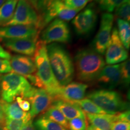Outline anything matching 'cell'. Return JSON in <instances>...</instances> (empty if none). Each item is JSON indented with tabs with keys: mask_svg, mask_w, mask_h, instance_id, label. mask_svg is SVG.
<instances>
[{
	"mask_svg": "<svg viewBox=\"0 0 130 130\" xmlns=\"http://www.w3.org/2000/svg\"><path fill=\"white\" fill-rule=\"evenodd\" d=\"M50 65L55 77L61 86H64L74 77V64L69 53L64 47L57 43L46 46Z\"/></svg>",
	"mask_w": 130,
	"mask_h": 130,
	"instance_id": "1",
	"label": "cell"
},
{
	"mask_svg": "<svg viewBox=\"0 0 130 130\" xmlns=\"http://www.w3.org/2000/svg\"><path fill=\"white\" fill-rule=\"evenodd\" d=\"M33 56L36 68V74L42 83L43 89L54 99L58 95L62 86L58 83L53 74L47 54L46 45L41 40L37 41Z\"/></svg>",
	"mask_w": 130,
	"mask_h": 130,
	"instance_id": "2",
	"label": "cell"
},
{
	"mask_svg": "<svg viewBox=\"0 0 130 130\" xmlns=\"http://www.w3.org/2000/svg\"><path fill=\"white\" fill-rule=\"evenodd\" d=\"M105 66L104 59L93 50L83 49L78 51L75 57L77 77L83 82L96 79Z\"/></svg>",
	"mask_w": 130,
	"mask_h": 130,
	"instance_id": "3",
	"label": "cell"
},
{
	"mask_svg": "<svg viewBox=\"0 0 130 130\" xmlns=\"http://www.w3.org/2000/svg\"><path fill=\"white\" fill-rule=\"evenodd\" d=\"M33 86L23 76L10 72L1 76V97L10 103L20 96L27 100Z\"/></svg>",
	"mask_w": 130,
	"mask_h": 130,
	"instance_id": "4",
	"label": "cell"
},
{
	"mask_svg": "<svg viewBox=\"0 0 130 130\" xmlns=\"http://www.w3.org/2000/svg\"><path fill=\"white\" fill-rule=\"evenodd\" d=\"M36 9L40 12V28L57 18L64 21L72 20L80 11L68 7L61 0H37Z\"/></svg>",
	"mask_w": 130,
	"mask_h": 130,
	"instance_id": "5",
	"label": "cell"
},
{
	"mask_svg": "<svg viewBox=\"0 0 130 130\" xmlns=\"http://www.w3.org/2000/svg\"><path fill=\"white\" fill-rule=\"evenodd\" d=\"M87 98L108 114H115L128 109V103L116 91L95 90L88 94Z\"/></svg>",
	"mask_w": 130,
	"mask_h": 130,
	"instance_id": "6",
	"label": "cell"
},
{
	"mask_svg": "<svg viewBox=\"0 0 130 130\" xmlns=\"http://www.w3.org/2000/svg\"><path fill=\"white\" fill-rule=\"evenodd\" d=\"M26 25L40 28V19L35 8L28 0H18L12 18L3 27Z\"/></svg>",
	"mask_w": 130,
	"mask_h": 130,
	"instance_id": "7",
	"label": "cell"
},
{
	"mask_svg": "<svg viewBox=\"0 0 130 130\" xmlns=\"http://www.w3.org/2000/svg\"><path fill=\"white\" fill-rule=\"evenodd\" d=\"M71 39L69 25L64 21L55 19L49 23L41 35V41L45 45L58 42L68 43Z\"/></svg>",
	"mask_w": 130,
	"mask_h": 130,
	"instance_id": "8",
	"label": "cell"
},
{
	"mask_svg": "<svg viewBox=\"0 0 130 130\" xmlns=\"http://www.w3.org/2000/svg\"><path fill=\"white\" fill-rule=\"evenodd\" d=\"M114 16L110 13L102 14L100 29L93 41V50L99 54H105L113 30Z\"/></svg>",
	"mask_w": 130,
	"mask_h": 130,
	"instance_id": "9",
	"label": "cell"
},
{
	"mask_svg": "<svg viewBox=\"0 0 130 130\" xmlns=\"http://www.w3.org/2000/svg\"><path fill=\"white\" fill-rule=\"evenodd\" d=\"M105 61L108 65L116 64L127 60V50L122 43L118 31L114 28L111 31V36L105 50Z\"/></svg>",
	"mask_w": 130,
	"mask_h": 130,
	"instance_id": "10",
	"label": "cell"
},
{
	"mask_svg": "<svg viewBox=\"0 0 130 130\" xmlns=\"http://www.w3.org/2000/svg\"><path fill=\"white\" fill-rule=\"evenodd\" d=\"M97 18L95 9L92 4L89 5L73 19L72 23L76 33L79 36L89 35L95 28Z\"/></svg>",
	"mask_w": 130,
	"mask_h": 130,
	"instance_id": "11",
	"label": "cell"
},
{
	"mask_svg": "<svg viewBox=\"0 0 130 130\" xmlns=\"http://www.w3.org/2000/svg\"><path fill=\"white\" fill-rule=\"evenodd\" d=\"M27 100L30 102L31 105L29 113L31 118L45 112L51 107L54 101L53 98L46 90L35 87L31 91Z\"/></svg>",
	"mask_w": 130,
	"mask_h": 130,
	"instance_id": "12",
	"label": "cell"
},
{
	"mask_svg": "<svg viewBox=\"0 0 130 130\" xmlns=\"http://www.w3.org/2000/svg\"><path fill=\"white\" fill-rule=\"evenodd\" d=\"M38 29L32 26L11 25L0 27V41L10 39H37Z\"/></svg>",
	"mask_w": 130,
	"mask_h": 130,
	"instance_id": "13",
	"label": "cell"
},
{
	"mask_svg": "<svg viewBox=\"0 0 130 130\" xmlns=\"http://www.w3.org/2000/svg\"><path fill=\"white\" fill-rule=\"evenodd\" d=\"M37 39H10L2 40L5 48L9 51L25 56H33L36 50Z\"/></svg>",
	"mask_w": 130,
	"mask_h": 130,
	"instance_id": "14",
	"label": "cell"
},
{
	"mask_svg": "<svg viewBox=\"0 0 130 130\" xmlns=\"http://www.w3.org/2000/svg\"><path fill=\"white\" fill-rule=\"evenodd\" d=\"M88 85L80 82H71L67 85L63 86L59 93L54 99L61 100L64 101L74 102L84 98Z\"/></svg>",
	"mask_w": 130,
	"mask_h": 130,
	"instance_id": "15",
	"label": "cell"
},
{
	"mask_svg": "<svg viewBox=\"0 0 130 130\" xmlns=\"http://www.w3.org/2000/svg\"><path fill=\"white\" fill-rule=\"evenodd\" d=\"M100 84L106 86L109 89H113L121 83V64L105 66L97 77Z\"/></svg>",
	"mask_w": 130,
	"mask_h": 130,
	"instance_id": "16",
	"label": "cell"
},
{
	"mask_svg": "<svg viewBox=\"0 0 130 130\" xmlns=\"http://www.w3.org/2000/svg\"><path fill=\"white\" fill-rule=\"evenodd\" d=\"M11 67L14 72L24 77L36 72V68L31 57L23 55H14L11 57Z\"/></svg>",
	"mask_w": 130,
	"mask_h": 130,
	"instance_id": "17",
	"label": "cell"
},
{
	"mask_svg": "<svg viewBox=\"0 0 130 130\" xmlns=\"http://www.w3.org/2000/svg\"><path fill=\"white\" fill-rule=\"evenodd\" d=\"M56 107L68 120L77 118H86L85 113L74 102H69L61 100H54L52 105Z\"/></svg>",
	"mask_w": 130,
	"mask_h": 130,
	"instance_id": "18",
	"label": "cell"
},
{
	"mask_svg": "<svg viewBox=\"0 0 130 130\" xmlns=\"http://www.w3.org/2000/svg\"><path fill=\"white\" fill-rule=\"evenodd\" d=\"M115 114L85 113V115L90 125L100 130H111L112 124L115 122Z\"/></svg>",
	"mask_w": 130,
	"mask_h": 130,
	"instance_id": "19",
	"label": "cell"
},
{
	"mask_svg": "<svg viewBox=\"0 0 130 130\" xmlns=\"http://www.w3.org/2000/svg\"><path fill=\"white\" fill-rule=\"evenodd\" d=\"M3 107L6 118L15 120H24L27 122L32 119L29 111H23L19 107L16 101L7 103L3 100Z\"/></svg>",
	"mask_w": 130,
	"mask_h": 130,
	"instance_id": "20",
	"label": "cell"
},
{
	"mask_svg": "<svg viewBox=\"0 0 130 130\" xmlns=\"http://www.w3.org/2000/svg\"><path fill=\"white\" fill-rule=\"evenodd\" d=\"M18 0H7L0 7V27H3L12 18Z\"/></svg>",
	"mask_w": 130,
	"mask_h": 130,
	"instance_id": "21",
	"label": "cell"
},
{
	"mask_svg": "<svg viewBox=\"0 0 130 130\" xmlns=\"http://www.w3.org/2000/svg\"><path fill=\"white\" fill-rule=\"evenodd\" d=\"M118 26V34L122 43L126 50H129L130 47V24L129 22L117 19Z\"/></svg>",
	"mask_w": 130,
	"mask_h": 130,
	"instance_id": "22",
	"label": "cell"
},
{
	"mask_svg": "<svg viewBox=\"0 0 130 130\" xmlns=\"http://www.w3.org/2000/svg\"><path fill=\"white\" fill-rule=\"evenodd\" d=\"M51 121L57 123L58 124L63 126L66 129H69L68 128V121L64 118L63 114L61 113L56 107L53 105H51L47 109L45 113H43V116Z\"/></svg>",
	"mask_w": 130,
	"mask_h": 130,
	"instance_id": "23",
	"label": "cell"
},
{
	"mask_svg": "<svg viewBox=\"0 0 130 130\" xmlns=\"http://www.w3.org/2000/svg\"><path fill=\"white\" fill-rule=\"evenodd\" d=\"M34 126L37 130H67L63 126L42 116L35 122Z\"/></svg>",
	"mask_w": 130,
	"mask_h": 130,
	"instance_id": "24",
	"label": "cell"
},
{
	"mask_svg": "<svg viewBox=\"0 0 130 130\" xmlns=\"http://www.w3.org/2000/svg\"><path fill=\"white\" fill-rule=\"evenodd\" d=\"M80 107L85 113L90 114H105L107 113L104 110L101 108L93 101L89 98H83V100L74 102Z\"/></svg>",
	"mask_w": 130,
	"mask_h": 130,
	"instance_id": "25",
	"label": "cell"
},
{
	"mask_svg": "<svg viewBox=\"0 0 130 130\" xmlns=\"http://www.w3.org/2000/svg\"><path fill=\"white\" fill-rule=\"evenodd\" d=\"M100 8L106 13L113 12L117 7L129 0H97Z\"/></svg>",
	"mask_w": 130,
	"mask_h": 130,
	"instance_id": "26",
	"label": "cell"
},
{
	"mask_svg": "<svg viewBox=\"0 0 130 130\" xmlns=\"http://www.w3.org/2000/svg\"><path fill=\"white\" fill-rule=\"evenodd\" d=\"M115 10V15L118 19L129 22L130 20V3L129 1L123 3Z\"/></svg>",
	"mask_w": 130,
	"mask_h": 130,
	"instance_id": "27",
	"label": "cell"
},
{
	"mask_svg": "<svg viewBox=\"0 0 130 130\" xmlns=\"http://www.w3.org/2000/svg\"><path fill=\"white\" fill-rule=\"evenodd\" d=\"M130 62L129 60L123 61L121 64V83L128 86L130 81Z\"/></svg>",
	"mask_w": 130,
	"mask_h": 130,
	"instance_id": "28",
	"label": "cell"
},
{
	"mask_svg": "<svg viewBox=\"0 0 130 130\" xmlns=\"http://www.w3.org/2000/svg\"><path fill=\"white\" fill-rule=\"evenodd\" d=\"M87 126L86 118H77L68 122V128L70 130H86Z\"/></svg>",
	"mask_w": 130,
	"mask_h": 130,
	"instance_id": "29",
	"label": "cell"
},
{
	"mask_svg": "<svg viewBox=\"0 0 130 130\" xmlns=\"http://www.w3.org/2000/svg\"><path fill=\"white\" fill-rule=\"evenodd\" d=\"M27 122H28L24 120L10 119L6 118L4 125L7 130H21L22 126Z\"/></svg>",
	"mask_w": 130,
	"mask_h": 130,
	"instance_id": "30",
	"label": "cell"
},
{
	"mask_svg": "<svg viewBox=\"0 0 130 130\" xmlns=\"http://www.w3.org/2000/svg\"><path fill=\"white\" fill-rule=\"evenodd\" d=\"M92 1V0H64L63 3L70 9L81 10Z\"/></svg>",
	"mask_w": 130,
	"mask_h": 130,
	"instance_id": "31",
	"label": "cell"
},
{
	"mask_svg": "<svg viewBox=\"0 0 130 130\" xmlns=\"http://www.w3.org/2000/svg\"><path fill=\"white\" fill-rule=\"evenodd\" d=\"M115 122H130V111L129 110L124 111L118 112L115 114Z\"/></svg>",
	"mask_w": 130,
	"mask_h": 130,
	"instance_id": "32",
	"label": "cell"
},
{
	"mask_svg": "<svg viewBox=\"0 0 130 130\" xmlns=\"http://www.w3.org/2000/svg\"><path fill=\"white\" fill-rule=\"evenodd\" d=\"M12 72L9 60L0 57V74H7Z\"/></svg>",
	"mask_w": 130,
	"mask_h": 130,
	"instance_id": "33",
	"label": "cell"
},
{
	"mask_svg": "<svg viewBox=\"0 0 130 130\" xmlns=\"http://www.w3.org/2000/svg\"><path fill=\"white\" fill-rule=\"evenodd\" d=\"M16 101L17 102L19 107L22 109L23 111L28 112L30 111L31 108V105L30 102L27 100L22 98L20 96L17 97L16 98Z\"/></svg>",
	"mask_w": 130,
	"mask_h": 130,
	"instance_id": "34",
	"label": "cell"
},
{
	"mask_svg": "<svg viewBox=\"0 0 130 130\" xmlns=\"http://www.w3.org/2000/svg\"><path fill=\"white\" fill-rule=\"evenodd\" d=\"M111 130H130V123L123 122H115L112 124Z\"/></svg>",
	"mask_w": 130,
	"mask_h": 130,
	"instance_id": "35",
	"label": "cell"
},
{
	"mask_svg": "<svg viewBox=\"0 0 130 130\" xmlns=\"http://www.w3.org/2000/svg\"><path fill=\"white\" fill-rule=\"evenodd\" d=\"M11 57L12 56L10 55V54L8 53L7 51H6L0 45V57L9 60L11 58Z\"/></svg>",
	"mask_w": 130,
	"mask_h": 130,
	"instance_id": "36",
	"label": "cell"
},
{
	"mask_svg": "<svg viewBox=\"0 0 130 130\" xmlns=\"http://www.w3.org/2000/svg\"><path fill=\"white\" fill-rule=\"evenodd\" d=\"M5 119H6V116L3 110V100L2 99L0 98V123H4Z\"/></svg>",
	"mask_w": 130,
	"mask_h": 130,
	"instance_id": "37",
	"label": "cell"
},
{
	"mask_svg": "<svg viewBox=\"0 0 130 130\" xmlns=\"http://www.w3.org/2000/svg\"><path fill=\"white\" fill-rule=\"evenodd\" d=\"M21 130H36V128L32 123V120H31L27 123H26L24 125L22 126Z\"/></svg>",
	"mask_w": 130,
	"mask_h": 130,
	"instance_id": "38",
	"label": "cell"
},
{
	"mask_svg": "<svg viewBox=\"0 0 130 130\" xmlns=\"http://www.w3.org/2000/svg\"><path fill=\"white\" fill-rule=\"evenodd\" d=\"M86 130H100L99 129H98V128L94 127V126H92V125H87V128H86Z\"/></svg>",
	"mask_w": 130,
	"mask_h": 130,
	"instance_id": "39",
	"label": "cell"
},
{
	"mask_svg": "<svg viewBox=\"0 0 130 130\" xmlns=\"http://www.w3.org/2000/svg\"><path fill=\"white\" fill-rule=\"evenodd\" d=\"M0 130H7L6 129V128H5L4 123H0Z\"/></svg>",
	"mask_w": 130,
	"mask_h": 130,
	"instance_id": "40",
	"label": "cell"
},
{
	"mask_svg": "<svg viewBox=\"0 0 130 130\" xmlns=\"http://www.w3.org/2000/svg\"><path fill=\"white\" fill-rule=\"evenodd\" d=\"M6 1H7V0H0V7L3 6V4H4Z\"/></svg>",
	"mask_w": 130,
	"mask_h": 130,
	"instance_id": "41",
	"label": "cell"
},
{
	"mask_svg": "<svg viewBox=\"0 0 130 130\" xmlns=\"http://www.w3.org/2000/svg\"><path fill=\"white\" fill-rule=\"evenodd\" d=\"M1 76L0 75V96H1Z\"/></svg>",
	"mask_w": 130,
	"mask_h": 130,
	"instance_id": "42",
	"label": "cell"
},
{
	"mask_svg": "<svg viewBox=\"0 0 130 130\" xmlns=\"http://www.w3.org/2000/svg\"><path fill=\"white\" fill-rule=\"evenodd\" d=\"M61 1H64V0H61Z\"/></svg>",
	"mask_w": 130,
	"mask_h": 130,
	"instance_id": "43",
	"label": "cell"
},
{
	"mask_svg": "<svg viewBox=\"0 0 130 130\" xmlns=\"http://www.w3.org/2000/svg\"><path fill=\"white\" fill-rule=\"evenodd\" d=\"M96 1H97V0H96Z\"/></svg>",
	"mask_w": 130,
	"mask_h": 130,
	"instance_id": "44",
	"label": "cell"
}]
</instances>
